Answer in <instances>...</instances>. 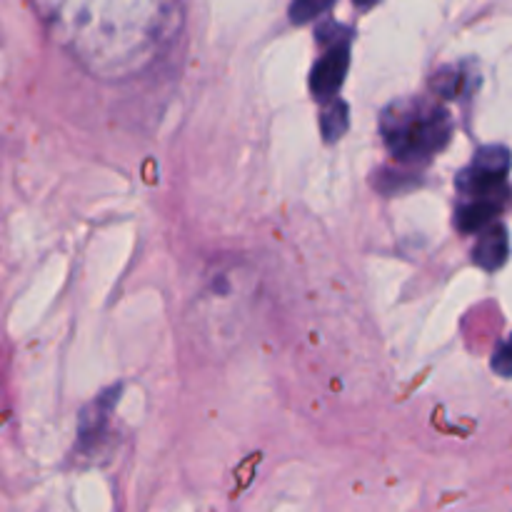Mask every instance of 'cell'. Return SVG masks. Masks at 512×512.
I'll list each match as a JSON object with an SVG mask.
<instances>
[{"label":"cell","instance_id":"1","mask_svg":"<svg viewBox=\"0 0 512 512\" xmlns=\"http://www.w3.org/2000/svg\"><path fill=\"white\" fill-rule=\"evenodd\" d=\"M43 13L58 43L103 78L143 70L180 25V8L168 3H65Z\"/></svg>","mask_w":512,"mask_h":512},{"label":"cell","instance_id":"2","mask_svg":"<svg viewBox=\"0 0 512 512\" xmlns=\"http://www.w3.org/2000/svg\"><path fill=\"white\" fill-rule=\"evenodd\" d=\"M380 135L398 163H428L448 145L453 115L428 98H398L380 113Z\"/></svg>","mask_w":512,"mask_h":512},{"label":"cell","instance_id":"3","mask_svg":"<svg viewBox=\"0 0 512 512\" xmlns=\"http://www.w3.org/2000/svg\"><path fill=\"white\" fill-rule=\"evenodd\" d=\"M512 155L505 145H485L473 155V163L460 170L458 185L465 198H508V173Z\"/></svg>","mask_w":512,"mask_h":512},{"label":"cell","instance_id":"4","mask_svg":"<svg viewBox=\"0 0 512 512\" xmlns=\"http://www.w3.org/2000/svg\"><path fill=\"white\" fill-rule=\"evenodd\" d=\"M123 385H110L103 393L95 395L93 403L85 405L78 415V448L83 453H95L108 440L110 418L115 413Z\"/></svg>","mask_w":512,"mask_h":512},{"label":"cell","instance_id":"5","mask_svg":"<svg viewBox=\"0 0 512 512\" xmlns=\"http://www.w3.org/2000/svg\"><path fill=\"white\" fill-rule=\"evenodd\" d=\"M350 70V40L328 45L318 63L310 70V90L320 103H330L338 98L340 88L345 83V75Z\"/></svg>","mask_w":512,"mask_h":512},{"label":"cell","instance_id":"6","mask_svg":"<svg viewBox=\"0 0 512 512\" xmlns=\"http://www.w3.org/2000/svg\"><path fill=\"white\" fill-rule=\"evenodd\" d=\"M480 73L475 68V63H455L445 65L430 80V88L438 98L443 100H460L473 95V90L478 88Z\"/></svg>","mask_w":512,"mask_h":512},{"label":"cell","instance_id":"7","mask_svg":"<svg viewBox=\"0 0 512 512\" xmlns=\"http://www.w3.org/2000/svg\"><path fill=\"white\" fill-rule=\"evenodd\" d=\"M505 198H470L455 213V225L460 233L473 235L483 233L490 225L498 223V215L503 213Z\"/></svg>","mask_w":512,"mask_h":512},{"label":"cell","instance_id":"8","mask_svg":"<svg viewBox=\"0 0 512 512\" xmlns=\"http://www.w3.org/2000/svg\"><path fill=\"white\" fill-rule=\"evenodd\" d=\"M510 255V238H508V228L503 223L490 225L488 230L478 235V243L473 248V260L480 265L483 270H498L503 268L505 260Z\"/></svg>","mask_w":512,"mask_h":512},{"label":"cell","instance_id":"9","mask_svg":"<svg viewBox=\"0 0 512 512\" xmlns=\"http://www.w3.org/2000/svg\"><path fill=\"white\" fill-rule=\"evenodd\" d=\"M350 125V110L348 103L340 98L330 100V103L323 105V113H320V133L328 143H335L345 135Z\"/></svg>","mask_w":512,"mask_h":512},{"label":"cell","instance_id":"10","mask_svg":"<svg viewBox=\"0 0 512 512\" xmlns=\"http://www.w3.org/2000/svg\"><path fill=\"white\" fill-rule=\"evenodd\" d=\"M333 8V5H320V3H308V0H298V3L290 5V20L293 23H310V20H315L318 15L328 13V10Z\"/></svg>","mask_w":512,"mask_h":512},{"label":"cell","instance_id":"11","mask_svg":"<svg viewBox=\"0 0 512 512\" xmlns=\"http://www.w3.org/2000/svg\"><path fill=\"white\" fill-rule=\"evenodd\" d=\"M493 370L500 378H512V335L495 348Z\"/></svg>","mask_w":512,"mask_h":512}]
</instances>
